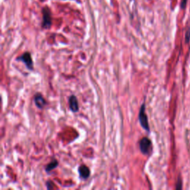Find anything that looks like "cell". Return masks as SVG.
<instances>
[{
    "label": "cell",
    "mask_w": 190,
    "mask_h": 190,
    "mask_svg": "<svg viewBox=\"0 0 190 190\" xmlns=\"http://www.w3.org/2000/svg\"><path fill=\"white\" fill-rule=\"evenodd\" d=\"M68 103H69V107H70V109L72 112L76 113L79 111V103H78L77 98L76 97V96L74 95H71L69 97L68 100Z\"/></svg>",
    "instance_id": "5"
},
{
    "label": "cell",
    "mask_w": 190,
    "mask_h": 190,
    "mask_svg": "<svg viewBox=\"0 0 190 190\" xmlns=\"http://www.w3.org/2000/svg\"><path fill=\"white\" fill-rule=\"evenodd\" d=\"M47 188L48 189H53L54 188V186H51V184H52V182H51V181H48L47 182Z\"/></svg>",
    "instance_id": "11"
},
{
    "label": "cell",
    "mask_w": 190,
    "mask_h": 190,
    "mask_svg": "<svg viewBox=\"0 0 190 190\" xmlns=\"http://www.w3.org/2000/svg\"><path fill=\"white\" fill-rule=\"evenodd\" d=\"M52 23L51 13L48 7H45L42 9V26L43 28H49Z\"/></svg>",
    "instance_id": "2"
},
{
    "label": "cell",
    "mask_w": 190,
    "mask_h": 190,
    "mask_svg": "<svg viewBox=\"0 0 190 190\" xmlns=\"http://www.w3.org/2000/svg\"><path fill=\"white\" fill-rule=\"evenodd\" d=\"M58 164V161L56 160H54L51 161V163H49L45 167V172H47V173H50L53 169H56V167H57Z\"/></svg>",
    "instance_id": "8"
},
{
    "label": "cell",
    "mask_w": 190,
    "mask_h": 190,
    "mask_svg": "<svg viewBox=\"0 0 190 190\" xmlns=\"http://www.w3.org/2000/svg\"><path fill=\"white\" fill-rule=\"evenodd\" d=\"M40 1H42V2H43V1H45V0H40Z\"/></svg>",
    "instance_id": "13"
},
{
    "label": "cell",
    "mask_w": 190,
    "mask_h": 190,
    "mask_svg": "<svg viewBox=\"0 0 190 190\" xmlns=\"http://www.w3.org/2000/svg\"><path fill=\"white\" fill-rule=\"evenodd\" d=\"M34 99L35 105L39 109H43L44 106L46 105V101L44 99L43 96L41 94H40V93H37V94H35Z\"/></svg>",
    "instance_id": "7"
},
{
    "label": "cell",
    "mask_w": 190,
    "mask_h": 190,
    "mask_svg": "<svg viewBox=\"0 0 190 190\" xmlns=\"http://www.w3.org/2000/svg\"><path fill=\"white\" fill-rule=\"evenodd\" d=\"M181 181H180V180H179V181L177 182V187H176V189H181V188H182V186H181Z\"/></svg>",
    "instance_id": "12"
},
{
    "label": "cell",
    "mask_w": 190,
    "mask_h": 190,
    "mask_svg": "<svg viewBox=\"0 0 190 190\" xmlns=\"http://www.w3.org/2000/svg\"><path fill=\"white\" fill-rule=\"evenodd\" d=\"M190 39V28L187 31V34H186V42H188Z\"/></svg>",
    "instance_id": "10"
},
{
    "label": "cell",
    "mask_w": 190,
    "mask_h": 190,
    "mask_svg": "<svg viewBox=\"0 0 190 190\" xmlns=\"http://www.w3.org/2000/svg\"><path fill=\"white\" fill-rule=\"evenodd\" d=\"M16 60H17V61L22 62L26 65V68H27L28 70H33V68H34V62H33L31 53H24L21 56L17 57Z\"/></svg>",
    "instance_id": "3"
},
{
    "label": "cell",
    "mask_w": 190,
    "mask_h": 190,
    "mask_svg": "<svg viewBox=\"0 0 190 190\" xmlns=\"http://www.w3.org/2000/svg\"><path fill=\"white\" fill-rule=\"evenodd\" d=\"M78 172H79V175L82 179L86 180L90 176V169L85 165H81L78 168Z\"/></svg>",
    "instance_id": "6"
},
{
    "label": "cell",
    "mask_w": 190,
    "mask_h": 190,
    "mask_svg": "<svg viewBox=\"0 0 190 190\" xmlns=\"http://www.w3.org/2000/svg\"><path fill=\"white\" fill-rule=\"evenodd\" d=\"M187 1L188 0H181V7L183 10H184L186 8L187 5Z\"/></svg>",
    "instance_id": "9"
},
{
    "label": "cell",
    "mask_w": 190,
    "mask_h": 190,
    "mask_svg": "<svg viewBox=\"0 0 190 190\" xmlns=\"http://www.w3.org/2000/svg\"><path fill=\"white\" fill-rule=\"evenodd\" d=\"M145 103H143L140 107L139 112V116H138V119H139L140 123L141 126L143 127V129H145L146 132H149L150 128H149V125H148V117L146 114L145 111Z\"/></svg>",
    "instance_id": "1"
},
{
    "label": "cell",
    "mask_w": 190,
    "mask_h": 190,
    "mask_svg": "<svg viewBox=\"0 0 190 190\" xmlns=\"http://www.w3.org/2000/svg\"><path fill=\"white\" fill-rule=\"evenodd\" d=\"M139 147L143 154H148L152 150V141L148 138H143L139 142Z\"/></svg>",
    "instance_id": "4"
}]
</instances>
